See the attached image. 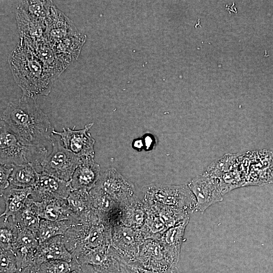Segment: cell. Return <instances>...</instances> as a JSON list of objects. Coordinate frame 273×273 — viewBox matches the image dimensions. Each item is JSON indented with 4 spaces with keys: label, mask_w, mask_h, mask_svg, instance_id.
Here are the masks:
<instances>
[{
    "label": "cell",
    "mask_w": 273,
    "mask_h": 273,
    "mask_svg": "<svg viewBox=\"0 0 273 273\" xmlns=\"http://www.w3.org/2000/svg\"><path fill=\"white\" fill-rule=\"evenodd\" d=\"M63 240L72 259L82 253L111 245V228L100 220L98 216L69 228Z\"/></svg>",
    "instance_id": "cell-4"
},
{
    "label": "cell",
    "mask_w": 273,
    "mask_h": 273,
    "mask_svg": "<svg viewBox=\"0 0 273 273\" xmlns=\"http://www.w3.org/2000/svg\"><path fill=\"white\" fill-rule=\"evenodd\" d=\"M54 5L52 1H22L17 7L46 26Z\"/></svg>",
    "instance_id": "cell-25"
},
{
    "label": "cell",
    "mask_w": 273,
    "mask_h": 273,
    "mask_svg": "<svg viewBox=\"0 0 273 273\" xmlns=\"http://www.w3.org/2000/svg\"><path fill=\"white\" fill-rule=\"evenodd\" d=\"M188 186L196 200L195 211H205L211 205L221 201L224 194L219 179L206 171L193 178Z\"/></svg>",
    "instance_id": "cell-9"
},
{
    "label": "cell",
    "mask_w": 273,
    "mask_h": 273,
    "mask_svg": "<svg viewBox=\"0 0 273 273\" xmlns=\"http://www.w3.org/2000/svg\"><path fill=\"white\" fill-rule=\"evenodd\" d=\"M46 146L27 143L12 131L1 120V164L19 165L31 164L37 173H41V165L47 157Z\"/></svg>",
    "instance_id": "cell-3"
},
{
    "label": "cell",
    "mask_w": 273,
    "mask_h": 273,
    "mask_svg": "<svg viewBox=\"0 0 273 273\" xmlns=\"http://www.w3.org/2000/svg\"><path fill=\"white\" fill-rule=\"evenodd\" d=\"M121 273H181L177 266L164 270H156L146 268L136 262L125 263L122 262Z\"/></svg>",
    "instance_id": "cell-32"
},
{
    "label": "cell",
    "mask_w": 273,
    "mask_h": 273,
    "mask_svg": "<svg viewBox=\"0 0 273 273\" xmlns=\"http://www.w3.org/2000/svg\"><path fill=\"white\" fill-rule=\"evenodd\" d=\"M144 140V145L146 147V148L148 150L152 147V145H153L154 140L152 136L147 135L145 137Z\"/></svg>",
    "instance_id": "cell-36"
},
{
    "label": "cell",
    "mask_w": 273,
    "mask_h": 273,
    "mask_svg": "<svg viewBox=\"0 0 273 273\" xmlns=\"http://www.w3.org/2000/svg\"><path fill=\"white\" fill-rule=\"evenodd\" d=\"M73 259L80 265H90L107 273L122 271V262L111 245L85 251Z\"/></svg>",
    "instance_id": "cell-13"
},
{
    "label": "cell",
    "mask_w": 273,
    "mask_h": 273,
    "mask_svg": "<svg viewBox=\"0 0 273 273\" xmlns=\"http://www.w3.org/2000/svg\"><path fill=\"white\" fill-rule=\"evenodd\" d=\"M58 136L54 134L51 139L52 150L42 163L41 173L69 181L80 158L61 145Z\"/></svg>",
    "instance_id": "cell-6"
},
{
    "label": "cell",
    "mask_w": 273,
    "mask_h": 273,
    "mask_svg": "<svg viewBox=\"0 0 273 273\" xmlns=\"http://www.w3.org/2000/svg\"><path fill=\"white\" fill-rule=\"evenodd\" d=\"M145 205L160 204L194 211L196 200L188 185H169L153 183L142 189Z\"/></svg>",
    "instance_id": "cell-5"
},
{
    "label": "cell",
    "mask_w": 273,
    "mask_h": 273,
    "mask_svg": "<svg viewBox=\"0 0 273 273\" xmlns=\"http://www.w3.org/2000/svg\"><path fill=\"white\" fill-rule=\"evenodd\" d=\"M0 226V248L11 250L18 237V228L12 218L3 219Z\"/></svg>",
    "instance_id": "cell-29"
},
{
    "label": "cell",
    "mask_w": 273,
    "mask_h": 273,
    "mask_svg": "<svg viewBox=\"0 0 273 273\" xmlns=\"http://www.w3.org/2000/svg\"><path fill=\"white\" fill-rule=\"evenodd\" d=\"M133 147L139 150H141V149L144 146L143 141L142 140H136L133 143Z\"/></svg>",
    "instance_id": "cell-37"
},
{
    "label": "cell",
    "mask_w": 273,
    "mask_h": 273,
    "mask_svg": "<svg viewBox=\"0 0 273 273\" xmlns=\"http://www.w3.org/2000/svg\"><path fill=\"white\" fill-rule=\"evenodd\" d=\"M16 19L20 37L31 41L44 38L46 26L18 7L16 12Z\"/></svg>",
    "instance_id": "cell-22"
},
{
    "label": "cell",
    "mask_w": 273,
    "mask_h": 273,
    "mask_svg": "<svg viewBox=\"0 0 273 273\" xmlns=\"http://www.w3.org/2000/svg\"><path fill=\"white\" fill-rule=\"evenodd\" d=\"M146 238L142 229H134L118 224L111 229V245L120 261L125 263L137 260Z\"/></svg>",
    "instance_id": "cell-7"
},
{
    "label": "cell",
    "mask_w": 273,
    "mask_h": 273,
    "mask_svg": "<svg viewBox=\"0 0 273 273\" xmlns=\"http://www.w3.org/2000/svg\"><path fill=\"white\" fill-rule=\"evenodd\" d=\"M179 259L158 240L147 239L141 246L135 262L148 269L164 270L177 266Z\"/></svg>",
    "instance_id": "cell-8"
},
{
    "label": "cell",
    "mask_w": 273,
    "mask_h": 273,
    "mask_svg": "<svg viewBox=\"0 0 273 273\" xmlns=\"http://www.w3.org/2000/svg\"><path fill=\"white\" fill-rule=\"evenodd\" d=\"M36 204L40 219L51 221L72 220L76 223L78 222L67 199H54L36 202Z\"/></svg>",
    "instance_id": "cell-16"
},
{
    "label": "cell",
    "mask_w": 273,
    "mask_h": 273,
    "mask_svg": "<svg viewBox=\"0 0 273 273\" xmlns=\"http://www.w3.org/2000/svg\"><path fill=\"white\" fill-rule=\"evenodd\" d=\"M28 40L36 56L53 79L54 80L57 79L68 66L59 59L51 44L44 38L36 41Z\"/></svg>",
    "instance_id": "cell-18"
},
{
    "label": "cell",
    "mask_w": 273,
    "mask_h": 273,
    "mask_svg": "<svg viewBox=\"0 0 273 273\" xmlns=\"http://www.w3.org/2000/svg\"><path fill=\"white\" fill-rule=\"evenodd\" d=\"M188 219L178 224L169 228L157 239L169 250L179 257L181 244L187 225Z\"/></svg>",
    "instance_id": "cell-27"
},
{
    "label": "cell",
    "mask_w": 273,
    "mask_h": 273,
    "mask_svg": "<svg viewBox=\"0 0 273 273\" xmlns=\"http://www.w3.org/2000/svg\"><path fill=\"white\" fill-rule=\"evenodd\" d=\"M18 270L17 259L12 250L0 248V273H17Z\"/></svg>",
    "instance_id": "cell-31"
},
{
    "label": "cell",
    "mask_w": 273,
    "mask_h": 273,
    "mask_svg": "<svg viewBox=\"0 0 273 273\" xmlns=\"http://www.w3.org/2000/svg\"><path fill=\"white\" fill-rule=\"evenodd\" d=\"M76 272L77 273H107L88 264L80 265Z\"/></svg>",
    "instance_id": "cell-35"
},
{
    "label": "cell",
    "mask_w": 273,
    "mask_h": 273,
    "mask_svg": "<svg viewBox=\"0 0 273 273\" xmlns=\"http://www.w3.org/2000/svg\"><path fill=\"white\" fill-rule=\"evenodd\" d=\"M79 32L72 20L54 4L47 21L44 39L52 44Z\"/></svg>",
    "instance_id": "cell-14"
},
{
    "label": "cell",
    "mask_w": 273,
    "mask_h": 273,
    "mask_svg": "<svg viewBox=\"0 0 273 273\" xmlns=\"http://www.w3.org/2000/svg\"><path fill=\"white\" fill-rule=\"evenodd\" d=\"M40 219L36 202L29 197L22 210L12 220L18 227L28 230L36 236Z\"/></svg>",
    "instance_id": "cell-24"
},
{
    "label": "cell",
    "mask_w": 273,
    "mask_h": 273,
    "mask_svg": "<svg viewBox=\"0 0 273 273\" xmlns=\"http://www.w3.org/2000/svg\"><path fill=\"white\" fill-rule=\"evenodd\" d=\"M38 173L30 164L14 165L10 185L22 188L32 187L37 181Z\"/></svg>",
    "instance_id": "cell-28"
},
{
    "label": "cell",
    "mask_w": 273,
    "mask_h": 273,
    "mask_svg": "<svg viewBox=\"0 0 273 273\" xmlns=\"http://www.w3.org/2000/svg\"><path fill=\"white\" fill-rule=\"evenodd\" d=\"M94 158H80L69 181L72 190H83L89 192L96 186L101 174L100 166Z\"/></svg>",
    "instance_id": "cell-15"
},
{
    "label": "cell",
    "mask_w": 273,
    "mask_h": 273,
    "mask_svg": "<svg viewBox=\"0 0 273 273\" xmlns=\"http://www.w3.org/2000/svg\"><path fill=\"white\" fill-rule=\"evenodd\" d=\"M31 187L22 188L10 186L1 192L5 202V208L1 214L4 220H13L20 212L31 194Z\"/></svg>",
    "instance_id": "cell-19"
},
{
    "label": "cell",
    "mask_w": 273,
    "mask_h": 273,
    "mask_svg": "<svg viewBox=\"0 0 273 273\" xmlns=\"http://www.w3.org/2000/svg\"><path fill=\"white\" fill-rule=\"evenodd\" d=\"M30 198L36 202L54 199H67L72 189L69 181L44 173H38L35 185L31 187Z\"/></svg>",
    "instance_id": "cell-12"
},
{
    "label": "cell",
    "mask_w": 273,
    "mask_h": 273,
    "mask_svg": "<svg viewBox=\"0 0 273 273\" xmlns=\"http://www.w3.org/2000/svg\"><path fill=\"white\" fill-rule=\"evenodd\" d=\"M93 125V123H90L79 130L64 127L62 131L54 130L53 133L60 137V140L66 149L80 158H94L95 140L88 132Z\"/></svg>",
    "instance_id": "cell-10"
},
{
    "label": "cell",
    "mask_w": 273,
    "mask_h": 273,
    "mask_svg": "<svg viewBox=\"0 0 273 273\" xmlns=\"http://www.w3.org/2000/svg\"><path fill=\"white\" fill-rule=\"evenodd\" d=\"M86 40V35L79 32L50 44L59 59L68 67L78 59Z\"/></svg>",
    "instance_id": "cell-17"
},
{
    "label": "cell",
    "mask_w": 273,
    "mask_h": 273,
    "mask_svg": "<svg viewBox=\"0 0 273 273\" xmlns=\"http://www.w3.org/2000/svg\"><path fill=\"white\" fill-rule=\"evenodd\" d=\"M96 186L119 203H122L135 195L133 184L113 167L107 169L101 174Z\"/></svg>",
    "instance_id": "cell-11"
},
{
    "label": "cell",
    "mask_w": 273,
    "mask_h": 273,
    "mask_svg": "<svg viewBox=\"0 0 273 273\" xmlns=\"http://www.w3.org/2000/svg\"><path fill=\"white\" fill-rule=\"evenodd\" d=\"M146 216L145 205L135 195L120 203L119 224L129 228L142 229L144 225Z\"/></svg>",
    "instance_id": "cell-21"
},
{
    "label": "cell",
    "mask_w": 273,
    "mask_h": 273,
    "mask_svg": "<svg viewBox=\"0 0 273 273\" xmlns=\"http://www.w3.org/2000/svg\"><path fill=\"white\" fill-rule=\"evenodd\" d=\"M12 74L22 96H48L55 81L36 56L30 41L20 37L8 60Z\"/></svg>",
    "instance_id": "cell-2"
},
{
    "label": "cell",
    "mask_w": 273,
    "mask_h": 273,
    "mask_svg": "<svg viewBox=\"0 0 273 273\" xmlns=\"http://www.w3.org/2000/svg\"><path fill=\"white\" fill-rule=\"evenodd\" d=\"M76 223L72 220L51 221L41 219L36 237L39 243L57 236H63Z\"/></svg>",
    "instance_id": "cell-26"
},
{
    "label": "cell",
    "mask_w": 273,
    "mask_h": 273,
    "mask_svg": "<svg viewBox=\"0 0 273 273\" xmlns=\"http://www.w3.org/2000/svg\"><path fill=\"white\" fill-rule=\"evenodd\" d=\"M40 265L43 273H70L77 270L80 264L72 259L70 262L61 260H50Z\"/></svg>",
    "instance_id": "cell-30"
},
{
    "label": "cell",
    "mask_w": 273,
    "mask_h": 273,
    "mask_svg": "<svg viewBox=\"0 0 273 273\" xmlns=\"http://www.w3.org/2000/svg\"><path fill=\"white\" fill-rule=\"evenodd\" d=\"M69 206L77 218L78 223L85 221L92 213L89 192L72 190L67 198Z\"/></svg>",
    "instance_id": "cell-23"
},
{
    "label": "cell",
    "mask_w": 273,
    "mask_h": 273,
    "mask_svg": "<svg viewBox=\"0 0 273 273\" xmlns=\"http://www.w3.org/2000/svg\"><path fill=\"white\" fill-rule=\"evenodd\" d=\"M1 120L28 144L46 146L54 135L55 129L35 97L22 96L17 101L9 102L2 113Z\"/></svg>",
    "instance_id": "cell-1"
},
{
    "label": "cell",
    "mask_w": 273,
    "mask_h": 273,
    "mask_svg": "<svg viewBox=\"0 0 273 273\" xmlns=\"http://www.w3.org/2000/svg\"><path fill=\"white\" fill-rule=\"evenodd\" d=\"M17 273H43L40 264H32L19 269Z\"/></svg>",
    "instance_id": "cell-34"
},
{
    "label": "cell",
    "mask_w": 273,
    "mask_h": 273,
    "mask_svg": "<svg viewBox=\"0 0 273 273\" xmlns=\"http://www.w3.org/2000/svg\"><path fill=\"white\" fill-rule=\"evenodd\" d=\"M70 273H77L76 270L73 271Z\"/></svg>",
    "instance_id": "cell-38"
},
{
    "label": "cell",
    "mask_w": 273,
    "mask_h": 273,
    "mask_svg": "<svg viewBox=\"0 0 273 273\" xmlns=\"http://www.w3.org/2000/svg\"><path fill=\"white\" fill-rule=\"evenodd\" d=\"M54 260L68 262L72 260V256L65 245L63 236H57L39 243L35 264H41Z\"/></svg>",
    "instance_id": "cell-20"
},
{
    "label": "cell",
    "mask_w": 273,
    "mask_h": 273,
    "mask_svg": "<svg viewBox=\"0 0 273 273\" xmlns=\"http://www.w3.org/2000/svg\"><path fill=\"white\" fill-rule=\"evenodd\" d=\"M13 170V166L1 164L0 166V190L1 192L10 186V178Z\"/></svg>",
    "instance_id": "cell-33"
}]
</instances>
